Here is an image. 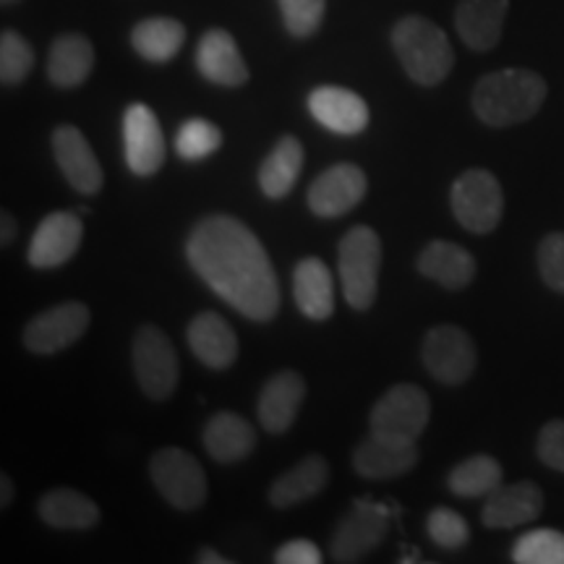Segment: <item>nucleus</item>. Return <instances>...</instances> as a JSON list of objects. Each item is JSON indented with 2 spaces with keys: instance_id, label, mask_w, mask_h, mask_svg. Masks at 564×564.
Returning a JSON list of instances; mask_svg holds the SVG:
<instances>
[{
  "instance_id": "nucleus-9",
  "label": "nucleus",
  "mask_w": 564,
  "mask_h": 564,
  "mask_svg": "<svg viewBox=\"0 0 564 564\" xmlns=\"http://www.w3.org/2000/svg\"><path fill=\"white\" fill-rule=\"evenodd\" d=\"M421 358L436 382L460 387L476 371V343L457 324H440L423 337Z\"/></svg>"
},
{
  "instance_id": "nucleus-37",
  "label": "nucleus",
  "mask_w": 564,
  "mask_h": 564,
  "mask_svg": "<svg viewBox=\"0 0 564 564\" xmlns=\"http://www.w3.org/2000/svg\"><path fill=\"white\" fill-rule=\"evenodd\" d=\"M541 280L556 293H564V232H549L535 251Z\"/></svg>"
},
{
  "instance_id": "nucleus-19",
  "label": "nucleus",
  "mask_w": 564,
  "mask_h": 564,
  "mask_svg": "<svg viewBox=\"0 0 564 564\" xmlns=\"http://www.w3.org/2000/svg\"><path fill=\"white\" fill-rule=\"evenodd\" d=\"M510 0H460L455 9V30L474 53H489L505 32Z\"/></svg>"
},
{
  "instance_id": "nucleus-28",
  "label": "nucleus",
  "mask_w": 564,
  "mask_h": 564,
  "mask_svg": "<svg viewBox=\"0 0 564 564\" xmlns=\"http://www.w3.org/2000/svg\"><path fill=\"white\" fill-rule=\"evenodd\" d=\"M303 171V147L293 133L278 139L272 152L267 154L262 167H259V188L267 199H285L299 183Z\"/></svg>"
},
{
  "instance_id": "nucleus-25",
  "label": "nucleus",
  "mask_w": 564,
  "mask_h": 564,
  "mask_svg": "<svg viewBox=\"0 0 564 564\" xmlns=\"http://www.w3.org/2000/svg\"><path fill=\"white\" fill-rule=\"evenodd\" d=\"M293 295L295 306L312 322L329 319L335 312V285L333 272L322 259H301L293 272Z\"/></svg>"
},
{
  "instance_id": "nucleus-33",
  "label": "nucleus",
  "mask_w": 564,
  "mask_h": 564,
  "mask_svg": "<svg viewBox=\"0 0 564 564\" xmlns=\"http://www.w3.org/2000/svg\"><path fill=\"white\" fill-rule=\"evenodd\" d=\"M223 147V131L207 118H188L175 133V152L178 158L196 162L207 160Z\"/></svg>"
},
{
  "instance_id": "nucleus-13",
  "label": "nucleus",
  "mask_w": 564,
  "mask_h": 564,
  "mask_svg": "<svg viewBox=\"0 0 564 564\" xmlns=\"http://www.w3.org/2000/svg\"><path fill=\"white\" fill-rule=\"evenodd\" d=\"M369 192V181L358 165L340 162V165L327 167L312 186H308V209L316 217L333 220V217L348 215L352 207H358Z\"/></svg>"
},
{
  "instance_id": "nucleus-34",
  "label": "nucleus",
  "mask_w": 564,
  "mask_h": 564,
  "mask_svg": "<svg viewBox=\"0 0 564 564\" xmlns=\"http://www.w3.org/2000/svg\"><path fill=\"white\" fill-rule=\"evenodd\" d=\"M34 51L24 34L17 30H3L0 34V82L6 87H17L32 74Z\"/></svg>"
},
{
  "instance_id": "nucleus-7",
  "label": "nucleus",
  "mask_w": 564,
  "mask_h": 564,
  "mask_svg": "<svg viewBox=\"0 0 564 564\" xmlns=\"http://www.w3.org/2000/svg\"><path fill=\"white\" fill-rule=\"evenodd\" d=\"M449 207L455 220L468 232L486 236L497 230L505 212V194L499 181L489 171L474 167L465 171L449 188Z\"/></svg>"
},
{
  "instance_id": "nucleus-42",
  "label": "nucleus",
  "mask_w": 564,
  "mask_h": 564,
  "mask_svg": "<svg viewBox=\"0 0 564 564\" xmlns=\"http://www.w3.org/2000/svg\"><path fill=\"white\" fill-rule=\"evenodd\" d=\"M196 562H202V564H225L228 560L217 554L215 549H202L199 556H196Z\"/></svg>"
},
{
  "instance_id": "nucleus-29",
  "label": "nucleus",
  "mask_w": 564,
  "mask_h": 564,
  "mask_svg": "<svg viewBox=\"0 0 564 564\" xmlns=\"http://www.w3.org/2000/svg\"><path fill=\"white\" fill-rule=\"evenodd\" d=\"M329 481V465L319 455L303 457L299 465H293L285 476H280L270 489V505L278 510H291V507L314 499L324 491Z\"/></svg>"
},
{
  "instance_id": "nucleus-6",
  "label": "nucleus",
  "mask_w": 564,
  "mask_h": 564,
  "mask_svg": "<svg viewBox=\"0 0 564 564\" xmlns=\"http://www.w3.org/2000/svg\"><path fill=\"white\" fill-rule=\"evenodd\" d=\"M152 484L167 505L181 512L199 510L207 502V476L199 460L181 447H162L150 460Z\"/></svg>"
},
{
  "instance_id": "nucleus-22",
  "label": "nucleus",
  "mask_w": 564,
  "mask_h": 564,
  "mask_svg": "<svg viewBox=\"0 0 564 564\" xmlns=\"http://www.w3.org/2000/svg\"><path fill=\"white\" fill-rule=\"evenodd\" d=\"M419 463V449L415 444H400L382 440V436L369 434L352 453V468L358 476L371 478V481H384V478H398L415 468Z\"/></svg>"
},
{
  "instance_id": "nucleus-2",
  "label": "nucleus",
  "mask_w": 564,
  "mask_h": 564,
  "mask_svg": "<svg viewBox=\"0 0 564 564\" xmlns=\"http://www.w3.org/2000/svg\"><path fill=\"white\" fill-rule=\"evenodd\" d=\"M546 95L549 87L541 74L528 68H502L476 82L470 105L478 121L491 129H507L531 121L546 102Z\"/></svg>"
},
{
  "instance_id": "nucleus-38",
  "label": "nucleus",
  "mask_w": 564,
  "mask_h": 564,
  "mask_svg": "<svg viewBox=\"0 0 564 564\" xmlns=\"http://www.w3.org/2000/svg\"><path fill=\"white\" fill-rule=\"evenodd\" d=\"M535 455H539V460L544 463L546 468L564 474V421L562 419L544 423V429L539 432V440H535Z\"/></svg>"
},
{
  "instance_id": "nucleus-40",
  "label": "nucleus",
  "mask_w": 564,
  "mask_h": 564,
  "mask_svg": "<svg viewBox=\"0 0 564 564\" xmlns=\"http://www.w3.org/2000/svg\"><path fill=\"white\" fill-rule=\"evenodd\" d=\"M0 228H3V232H0V243L3 246L17 238V220H13L9 212H3V217H0Z\"/></svg>"
},
{
  "instance_id": "nucleus-15",
  "label": "nucleus",
  "mask_w": 564,
  "mask_h": 564,
  "mask_svg": "<svg viewBox=\"0 0 564 564\" xmlns=\"http://www.w3.org/2000/svg\"><path fill=\"white\" fill-rule=\"evenodd\" d=\"M53 158L58 162L63 178L82 196H95L102 188L100 160L91 152L89 141L76 126H58L53 131Z\"/></svg>"
},
{
  "instance_id": "nucleus-16",
  "label": "nucleus",
  "mask_w": 564,
  "mask_h": 564,
  "mask_svg": "<svg viewBox=\"0 0 564 564\" xmlns=\"http://www.w3.org/2000/svg\"><path fill=\"white\" fill-rule=\"evenodd\" d=\"M82 236L84 225L76 212H53L34 230L26 259L37 270H53V267L66 264L79 251Z\"/></svg>"
},
{
  "instance_id": "nucleus-17",
  "label": "nucleus",
  "mask_w": 564,
  "mask_h": 564,
  "mask_svg": "<svg viewBox=\"0 0 564 564\" xmlns=\"http://www.w3.org/2000/svg\"><path fill=\"white\" fill-rule=\"evenodd\" d=\"M196 68L204 79L217 84V87H243L249 82V66H246L238 42L228 30H207L196 45Z\"/></svg>"
},
{
  "instance_id": "nucleus-32",
  "label": "nucleus",
  "mask_w": 564,
  "mask_h": 564,
  "mask_svg": "<svg viewBox=\"0 0 564 564\" xmlns=\"http://www.w3.org/2000/svg\"><path fill=\"white\" fill-rule=\"evenodd\" d=\"M512 562L518 564H564V533L552 528L528 531L514 541Z\"/></svg>"
},
{
  "instance_id": "nucleus-43",
  "label": "nucleus",
  "mask_w": 564,
  "mask_h": 564,
  "mask_svg": "<svg viewBox=\"0 0 564 564\" xmlns=\"http://www.w3.org/2000/svg\"><path fill=\"white\" fill-rule=\"evenodd\" d=\"M0 3H3V6H13V3H19V0H0Z\"/></svg>"
},
{
  "instance_id": "nucleus-26",
  "label": "nucleus",
  "mask_w": 564,
  "mask_h": 564,
  "mask_svg": "<svg viewBox=\"0 0 564 564\" xmlns=\"http://www.w3.org/2000/svg\"><path fill=\"white\" fill-rule=\"evenodd\" d=\"M204 447L212 460L217 463H238L243 457H249L257 447V432L246 419H241L238 413L230 411H220L215 413L204 426Z\"/></svg>"
},
{
  "instance_id": "nucleus-23",
  "label": "nucleus",
  "mask_w": 564,
  "mask_h": 564,
  "mask_svg": "<svg viewBox=\"0 0 564 564\" xmlns=\"http://www.w3.org/2000/svg\"><path fill=\"white\" fill-rule=\"evenodd\" d=\"M95 68V47L79 32L61 34L47 53V79L58 89H76L89 79Z\"/></svg>"
},
{
  "instance_id": "nucleus-35",
  "label": "nucleus",
  "mask_w": 564,
  "mask_h": 564,
  "mask_svg": "<svg viewBox=\"0 0 564 564\" xmlns=\"http://www.w3.org/2000/svg\"><path fill=\"white\" fill-rule=\"evenodd\" d=\"M282 24L291 37L306 40L319 32L327 13V0H278Z\"/></svg>"
},
{
  "instance_id": "nucleus-20",
  "label": "nucleus",
  "mask_w": 564,
  "mask_h": 564,
  "mask_svg": "<svg viewBox=\"0 0 564 564\" xmlns=\"http://www.w3.org/2000/svg\"><path fill=\"white\" fill-rule=\"evenodd\" d=\"M303 400H306V382H303L299 371L285 369L274 373L270 382L262 387L257 403L259 423H262L264 432L285 434L293 426Z\"/></svg>"
},
{
  "instance_id": "nucleus-36",
  "label": "nucleus",
  "mask_w": 564,
  "mask_h": 564,
  "mask_svg": "<svg viewBox=\"0 0 564 564\" xmlns=\"http://www.w3.org/2000/svg\"><path fill=\"white\" fill-rule=\"evenodd\" d=\"M426 531L429 539L440 549H447V552H457V549H463L470 541V528L465 523L463 514L447 510V507H436L429 514Z\"/></svg>"
},
{
  "instance_id": "nucleus-30",
  "label": "nucleus",
  "mask_w": 564,
  "mask_h": 564,
  "mask_svg": "<svg viewBox=\"0 0 564 564\" xmlns=\"http://www.w3.org/2000/svg\"><path fill=\"white\" fill-rule=\"evenodd\" d=\"M183 42H186V26L178 19H144L131 30V47L150 63L173 61L181 53Z\"/></svg>"
},
{
  "instance_id": "nucleus-31",
  "label": "nucleus",
  "mask_w": 564,
  "mask_h": 564,
  "mask_svg": "<svg viewBox=\"0 0 564 564\" xmlns=\"http://www.w3.org/2000/svg\"><path fill=\"white\" fill-rule=\"evenodd\" d=\"M447 486L455 497L463 499L489 497L494 489L502 486V465L491 455H474L449 470Z\"/></svg>"
},
{
  "instance_id": "nucleus-14",
  "label": "nucleus",
  "mask_w": 564,
  "mask_h": 564,
  "mask_svg": "<svg viewBox=\"0 0 564 564\" xmlns=\"http://www.w3.org/2000/svg\"><path fill=\"white\" fill-rule=\"evenodd\" d=\"M308 112L314 121L324 126L327 131L337 133V137H358L369 129V105L361 95L345 87H316L308 95Z\"/></svg>"
},
{
  "instance_id": "nucleus-11",
  "label": "nucleus",
  "mask_w": 564,
  "mask_h": 564,
  "mask_svg": "<svg viewBox=\"0 0 564 564\" xmlns=\"http://www.w3.org/2000/svg\"><path fill=\"white\" fill-rule=\"evenodd\" d=\"M123 152L126 165L139 178H150L165 162V137L154 110L144 102H133L123 112Z\"/></svg>"
},
{
  "instance_id": "nucleus-39",
  "label": "nucleus",
  "mask_w": 564,
  "mask_h": 564,
  "mask_svg": "<svg viewBox=\"0 0 564 564\" xmlns=\"http://www.w3.org/2000/svg\"><path fill=\"white\" fill-rule=\"evenodd\" d=\"M274 562L278 564H319L322 552H319V546L312 544V541L293 539L278 549Z\"/></svg>"
},
{
  "instance_id": "nucleus-3",
  "label": "nucleus",
  "mask_w": 564,
  "mask_h": 564,
  "mask_svg": "<svg viewBox=\"0 0 564 564\" xmlns=\"http://www.w3.org/2000/svg\"><path fill=\"white\" fill-rule=\"evenodd\" d=\"M392 51L398 55L400 66L421 87H436L449 76L455 66V53L449 37L432 19L403 17L392 26Z\"/></svg>"
},
{
  "instance_id": "nucleus-18",
  "label": "nucleus",
  "mask_w": 564,
  "mask_h": 564,
  "mask_svg": "<svg viewBox=\"0 0 564 564\" xmlns=\"http://www.w3.org/2000/svg\"><path fill=\"white\" fill-rule=\"evenodd\" d=\"M544 510V491L533 481H518L499 486L486 497L481 510V523L494 531L520 528L533 523Z\"/></svg>"
},
{
  "instance_id": "nucleus-24",
  "label": "nucleus",
  "mask_w": 564,
  "mask_h": 564,
  "mask_svg": "<svg viewBox=\"0 0 564 564\" xmlns=\"http://www.w3.org/2000/svg\"><path fill=\"white\" fill-rule=\"evenodd\" d=\"M419 272L447 291H463L476 278L474 253L453 241H432L419 253Z\"/></svg>"
},
{
  "instance_id": "nucleus-21",
  "label": "nucleus",
  "mask_w": 564,
  "mask_h": 564,
  "mask_svg": "<svg viewBox=\"0 0 564 564\" xmlns=\"http://www.w3.org/2000/svg\"><path fill=\"white\" fill-rule=\"evenodd\" d=\"M186 340L194 356L212 371H225L236 364L238 337L220 314H196L186 329Z\"/></svg>"
},
{
  "instance_id": "nucleus-4",
  "label": "nucleus",
  "mask_w": 564,
  "mask_h": 564,
  "mask_svg": "<svg viewBox=\"0 0 564 564\" xmlns=\"http://www.w3.org/2000/svg\"><path fill=\"white\" fill-rule=\"evenodd\" d=\"M337 267L345 301L356 312H366L373 306L379 291V270H382V241L377 230L356 225L343 236L337 249Z\"/></svg>"
},
{
  "instance_id": "nucleus-10",
  "label": "nucleus",
  "mask_w": 564,
  "mask_h": 564,
  "mask_svg": "<svg viewBox=\"0 0 564 564\" xmlns=\"http://www.w3.org/2000/svg\"><path fill=\"white\" fill-rule=\"evenodd\" d=\"M387 528H390V512H387V507L361 499V502L352 505V510L335 528L329 552H333L335 562L364 560L373 549L382 546Z\"/></svg>"
},
{
  "instance_id": "nucleus-8",
  "label": "nucleus",
  "mask_w": 564,
  "mask_h": 564,
  "mask_svg": "<svg viewBox=\"0 0 564 564\" xmlns=\"http://www.w3.org/2000/svg\"><path fill=\"white\" fill-rule=\"evenodd\" d=\"M133 373L150 400H167L178 387V356L171 337L154 324H144L133 337Z\"/></svg>"
},
{
  "instance_id": "nucleus-1",
  "label": "nucleus",
  "mask_w": 564,
  "mask_h": 564,
  "mask_svg": "<svg viewBox=\"0 0 564 564\" xmlns=\"http://www.w3.org/2000/svg\"><path fill=\"white\" fill-rule=\"evenodd\" d=\"M192 270L228 306L251 322H270L280 308L278 272L262 241L230 215H209L194 225L186 241Z\"/></svg>"
},
{
  "instance_id": "nucleus-27",
  "label": "nucleus",
  "mask_w": 564,
  "mask_h": 564,
  "mask_svg": "<svg viewBox=\"0 0 564 564\" xmlns=\"http://www.w3.org/2000/svg\"><path fill=\"white\" fill-rule=\"evenodd\" d=\"M37 512L42 523L55 531H89L100 523V507L76 489H51L42 494Z\"/></svg>"
},
{
  "instance_id": "nucleus-41",
  "label": "nucleus",
  "mask_w": 564,
  "mask_h": 564,
  "mask_svg": "<svg viewBox=\"0 0 564 564\" xmlns=\"http://www.w3.org/2000/svg\"><path fill=\"white\" fill-rule=\"evenodd\" d=\"M11 499H13V484L11 478L3 474L0 476V507H9Z\"/></svg>"
},
{
  "instance_id": "nucleus-12",
  "label": "nucleus",
  "mask_w": 564,
  "mask_h": 564,
  "mask_svg": "<svg viewBox=\"0 0 564 564\" xmlns=\"http://www.w3.org/2000/svg\"><path fill=\"white\" fill-rule=\"evenodd\" d=\"M91 314L89 308L79 301L61 303V306L47 308L34 316L24 329L26 350L37 356H51V352L66 350L89 329Z\"/></svg>"
},
{
  "instance_id": "nucleus-5",
  "label": "nucleus",
  "mask_w": 564,
  "mask_h": 564,
  "mask_svg": "<svg viewBox=\"0 0 564 564\" xmlns=\"http://www.w3.org/2000/svg\"><path fill=\"white\" fill-rule=\"evenodd\" d=\"M432 419L429 394L419 384H394L371 408L369 429L382 440L415 444Z\"/></svg>"
}]
</instances>
